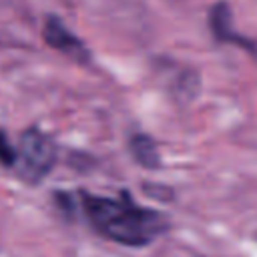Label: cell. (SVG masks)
<instances>
[{"mask_svg": "<svg viewBox=\"0 0 257 257\" xmlns=\"http://www.w3.org/2000/svg\"><path fill=\"white\" fill-rule=\"evenodd\" d=\"M80 197L90 225L106 239L120 245H149L167 229V221L161 213L135 205L126 195L122 199H108L82 193Z\"/></svg>", "mask_w": 257, "mask_h": 257, "instance_id": "cell-1", "label": "cell"}, {"mask_svg": "<svg viewBox=\"0 0 257 257\" xmlns=\"http://www.w3.org/2000/svg\"><path fill=\"white\" fill-rule=\"evenodd\" d=\"M56 161V149L50 137L38 128H28L20 135V145L16 151L18 175L28 183L42 181Z\"/></svg>", "mask_w": 257, "mask_h": 257, "instance_id": "cell-2", "label": "cell"}, {"mask_svg": "<svg viewBox=\"0 0 257 257\" xmlns=\"http://www.w3.org/2000/svg\"><path fill=\"white\" fill-rule=\"evenodd\" d=\"M131 153L133 157L147 169H155L159 167V151H157V145L153 143L151 137L147 135H135L131 139Z\"/></svg>", "mask_w": 257, "mask_h": 257, "instance_id": "cell-5", "label": "cell"}, {"mask_svg": "<svg viewBox=\"0 0 257 257\" xmlns=\"http://www.w3.org/2000/svg\"><path fill=\"white\" fill-rule=\"evenodd\" d=\"M209 24H211V30H213V36L219 40V42H231V44H239L243 46L245 50L249 52H257L255 44L251 40H247L245 36L237 34V30L233 28V16H231V8L227 2H217L213 8H211V14H209Z\"/></svg>", "mask_w": 257, "mask_h": 257, "instance_id": "cell-4", "label": "cell"}, {"mask_svg": "<svg viewBox=\"0 0 257 257\" xmlns=\"http://www.w3.org/2000/svg\"><path fill=\"white\" fill-rule=\"evenodd\" d=\"M0 163L4 167H14L16 165V151L12 149L4 131H0Z\"/></svg>", "mask_w": 257, "mask_h": 257, "instance_id": "cell-6", "label": "cell"}, {"mask_svg": "<svg viewBox=\"0 0 257 257\" xmlns=\"http://www.w3.org/2000/svg\"><path fill=\"white\" fill-rule=\"evenodd\" d=\"M44 38H46V42L52 48L60 50L62 54H66V56H70V58H74L78 62H86L88 60L86 46L62 24L60 18L50 16L46 20V24H44Z\"/></svg>", "mask_w": 257, "mask_h": 257, "instance_id": "cell-3", "label": "cell"}]
</instances>
